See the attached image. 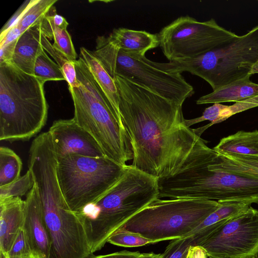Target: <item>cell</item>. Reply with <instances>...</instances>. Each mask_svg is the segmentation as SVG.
<instances>
[{
  "mask_svg": "<svg viewBox=\"0 0 258 258\" xmlns=\"http://www.w3.org/2000/svg\"><path fill=\"white\" fill-rule=\"evenodd\" d=\"M113 79L133 152L131 165L158 179L173 175L201 139L186 125L182 105L121 77Z\"/></svg>",
  "mask_w": 258,
  "mask_h": 258,
  "instance_id": "1",
  "label": "cell"
},
{
  "mask_svg": "<svg viewBox=\"0 0 258 258\" xmlns=\"http://www.w3.org/2000/svg\"><path fill=\"white\" fill-rule=\"evenodd\" d=\"M218 154L201 138L176 173L158 179L159 199L258 204V178L212 169L210 164Z\"/></svg>",
  "mask_w": 258,
  "mask_h": 258,
  "instance_id": "2",
  "label": "cell"
},
{
  "mask_svg": "<svg viewBox=\"0 0 258 258\" xmlns=\"http://www.w3.org/2000/svg\"><path fill=\"white\" fill-rule=\"evenodd\" d=\"M159 195L158 178L126 165L119 180L103 196L77 213L84 223L91 253L101 249L114 232Z\"/></svg>",
  "mask_w": 258,
  "mask_h": 258,
  "instance_id": "3",
  "label": "cell"
},
{
  "mask_svg": "<svg viewBox=\"0 0 258 258\" xmlns=\"http://www.w3.org/2000/svg\"><path fill=\"white\" fill-rule=\"evenodd\" d=\"M44 83L9 62L0 63V140L26 141L48 116Z\"/></svg>",
  "mask_w": 258,
  "mask_h": 258,
  "instance_id": "4",
  "label": "cell"
},
{
  "mask_svg": "<svg viewBox=\"0 0 258 258\" xmlns=\"http://www.w3.org/2000/svg\"><path fill=\"white\" fill-rule=\"evenodd\" d=\"M258 62V25L246 34L196 57L164 63L165 70L181 74L187 72L207 82L213 91L250 77Z\"/></svg>",
  "mask_w": 258,
  "mask_h": 258,
  "instance_id": "5",
  "label": "cell"
},
{
  "mask_svg": "<svg viewBox=\"0 0 258 258\" xmlns=\"http://www.w3.org/2000/svg\"><path fill=\"white\" fill-rule=\"evenodd\" d=\"M93 53L112 78L121 77L181 105L194 94L193 87L181 74L167 71L163 63L153 61L145 55L119 49L104 36L97 37Z\"/></svg>",
  "mask_w": 258,
  "mask_h": 258,
  "instance_id": "6",
  "label": "cell"
},
{
  "mask_svg": "<svg viewBox=\"0 0 258 258\" xmlns=\"http://www.w3.org/2000/svg\"><path fill=\"white\" fill-rule=\"evenodd\" d=\"M220 205L211 200L158 199L123 227L156 243L186 237Z\"/></svg>",
  "mask_w": 258,
  "mask_h": 258,
  "instance_id": "7",
  "label": "cell"
},
{
  "mask_svg": "<svg viewBox=\"0 0 258 258\" xmlns=\"http://www.w3.org/2000/svg\"><path fill=\"white\" fill-rule=\"evenodd\" d=\"M57 158L60 188L69 207L76 213L103 196L119 180L125 166L106 156L73 154Z\"/></svg>",
  "mask_w": 258,
  "mask_h": 258,
  "instance_id": "8",
  "label": "cell"
},
{
  "mask_svg": "<svg viewBox=\"0 0 258 258\" xmlns=\"http://www.w3.org/2000/svg\"><path fill=\"white\" fill-rule=\"evenodd\" d=\"M69 90L74 106L73 118L97 141L104 155L123 165L133 159L124 126L110 108L96 98L83 85Z\"/></svg>",
  "mask_w": 258,
  "mask_h": 258,
  "instance_id": "9",
  "label": "cell"
},
{
  "mask_svg": "<svg viewBox=\"0 0 258 258\" xmlns=\"http://www.w3.org/2000/svg\"><path fill=\"white\" fill-rule=\"evenodd\" d=\"M158 35L159 46L169 61L196 57L238 36L213 18L200 22L188 15L177 18Z\"/></svg>",
  "mask_w": 258,
  "mask_h": 258,
  "instance_id": "10",
  "label": "cell"
},
{
  "mask_svg": "<svg viewBox=\"0 0 258 258\" xmlns=\"http://www.w3.org/2000/svg\"><path fill=\"white\" fill-rule=\"evenodd\" d=\"M41 202L50 238L49 258H88L92 254L84 223L63 196L52 194Z\"/></svg>",
  "mask_w": 258,
  "mask_h": 258,
  "instance_id": "11",
  "label": "cell"
},
{
  "mask_svg": "<svg viewBox=\"0 0 258 258\" xmlns=\"http://www.w3.org/2000/svg\"><path fill=\"white\" fill-rule=\"evenodd\" d=\"M196 246L212 258L258 257V210L250 206Z\"/></svg>",
  "mask_w": 258,
  "mask_h": 258,
  "instance_id": "12",
  "label": "cell"
},
{
  "mask_svg": "<svg viewBox=\"0 0 258 258\" xmlns=\"http://www.w3.org/2000/svg\"><path fill=\"white\" fill-rule=\"evenodd\" d=\"M48 131L57 158L73 154L94 158L106 156L95 139L73 118L54 121Z\"/></svg>",
  "mask_w": 258,
  "mask_h": 258,
  "instance_id": "13",
  "label": "cell"
},
{
  "mask_svg": "<svg viewBox=\"0 0 258 258\" xmlns=\"http://www.w3.org/2000/svg\"><path fill=\"white\" fill-rule=\"evenodd\" d=\"M23 228L34 256L36 258H49L50 238L35 183L25 200Z\"/></svg>",
  "mask_w": 258,
  "mask_h": 258,
  "instance_id": "14",
  "label": "cell"
},
{
  "mask_svg": "<svg viewBox=\"0 0 258 258\" xmlns=\"http://www.w3.org/2000/svg\"><path fill=\"white\" fill-rule=\"evenodd\" d=\"M24 209L21 197L0 200V258H6L23 226Z\"/></svg>",
  "mask_w": 258,
  "mask_h": 258,
  "instance_id": "15",
  "label": "cell"
},
{
  "mask_svg": "<svg viewBox=\"0 0 258 258\" xmlns=\"http://www.w3.org/2000/svg\"><path fill=\"white\" fill-rule=\"evenodd\" d=\"M40 24L25 31L18 39L10 62L23 72L34 75L35 61L44 50Z\"/></svg>",
  "mask_w": 258,
  "mask_h": 258,
  "instance_id": "16",
  "label": "cell"
},
{
  "mask_svg": "<svg viewBox=\"0 0 258 258\" xmlns=\"http://www.w3.org/2000/svg\"><path fill=\"white\" fill-rule=\"evenodd\" d=\"M219 207L209 215L186 237H194L195 246L208 235L246 211L251 205L241 202L219 201Z\"/></svg>",
  "mask_w": 258,
  "mask_h": 258,
  "instance_id": "17",
  "label": "cell"
},
{
  "mask_svg": "<svg viewBox=\"0 0 258 258\" xmlns=\"http://www.w3.org/2000/svg\"><path fill=\"white\" fill-rule=\"evenodd\" d=\"M107 38L119 49L142 55L159 46L158 34L146 31L118 28L113 29Z\"/></svg>",
  "mask_w": 258,
  "mask_h": 258,
  "instance_id": "18",
  "label": "cell"
},
{
  "mask_svg": "<svg viewBox=\"0 0 258 258\" xmlns=\"http://www.w3.org/2000/svg\"><path fill=\"white\" fill-rule=\"evenodd\" d=\"M88 66L101 92L110 104L118 120L123 123L119 109V95L114 79L109 75L93 51L83 47L80 55Z\"/></svg>",
  "mask_w": 258,
  "mask_h": 258,
  "instance_id": "19",
  "label": "cell"
},
{
  "mask_svg": "<svg viewBox=\"0 0 258 258\" xmlns=\"http://www.w3.org/2000/svg\"><path fill=\"white\" fill-rule=\"evenodd\" d=\"M250 77L222 86L212 93L200 97L198 105L239 102L258 95V84L251 82Z\"/></svg>",
  "mask_w": 258,
  "mask_h": 258,
  "instance_id": "20",
  "label": "cell"
},
{
  "mask_svg": "<svg viewBox=\"0 0 258 258\" xmlns=\"http://www.w3.org/2000/svg\"><path fill=\"white\" fill-rule=\"evenodd\" d=\"M210 166L215 170L258 178V155L218 153L210 164Z\"/></svg>",
  "mask_w": 258,
  "mask_h": 258,
  "instance_id": "21",
  "label": "cell"
},
{
  "mask_svg": "<svg viewBox=\"0 0 258 258\" xmlns=\"http://www.w3.org/2000/svg\"><path fill=\"white\" fill-rule=\"evenodd\" d=\"M213 149L220 154L258 155V131H239L222 138Z\"/></svg>",
  "mask_w": 258,
  "mask_h": 258,
  "instance_id": "22",
  "label": "cell"
},
{
  "mask_svg": "<svg viewBox=\"0 0 258 258\" xmlns=\"http://www.w3.org/2000/svg\"><path fill=\"white\" fill-rule=\"evenodd\" d=\"M22 162L12 149L0 147V186L10 184L21 176Z\"/></svg>",
  "mask_w": 258,
  "mask_h": 258,
  "instance_id": "23",
  "label": "cell"
},
{
  "mask_svg": "<svg viewBox=\"0 0 258 258\" xmlns=\"http://www.w3.org/2000/svg\"><path fill=\"white\" fill-rule=\"evenodd\" d=\"M57 2V0L30 1L26 9L15 25L24 33L29 28L39 24Z\"/></svg>",
  "mask_w": 258,
  "mask_h": 258,
  "instance_id": "24",
  "label": "cell"
},
{
  "mask_svg": "<svg viewBox=\"0 0 258 258\" xmlns=\"http://www.w3.org/2000/svg\"><path fill=\"white\" fill-rule=\"evenodd\" d=\"M34 75L44 83L49 81L65 80L61 67L44 50L35 61Z\"/></svg>",
  "mask_w": 258,
  "mask_h": 258,
  "instance_id": "25",
  "label": "cell"
},
{
  "mask_svg": "<svg viewBox=\"0 0 258 258\" xmlns=\"http://www.w3.org/2000/svg\"><path fill=\"white\" fill-rule=\"evenodd\" d=\"M51 8L46 15L53 33V47L63 54L70 61L75 62L77 54L75 49L70 34L67 29H62L54 25L51 18Z\"/></svg>",
  "mask_w": 258,
  "mask_h": 258,
  "instance_id": "26",
  "label": "cell"
},
{
  "mask_svg": "<svg viewBox=\"0 0 258 258\" xmlns=\"http://www.w3.org/2000/svg\"><path fill=\"white\" fill-rule=\"evenodd\" d=\"M107 242L124 247H139L156 243L153 240L147 238L140 234L131 231L123 227L114 232L108 239Z\"/></svg>",
  "mask_w": 258,
  "mask_h": 258,
  "instance_id": "27",
  "label": "cell"
},
{
  "mask_svg": "<svg viewBox=\"0 0 258 258\" xmlns=\"http://www.w3.org/2000/svg\"><path fill=\"white\" fill-rule=\"evenodd\" d=\"M35 182L31 171L25 174L9 184L0 186V200L8 198L21 197L27 194Z\"/></svg>",
  "mask_w": 258,
  "mask_h": 258,
  "instance_id": "28",
  "label": "cell"
},
{
  "mask_svg": "<svg viewBox=\"0 0 258 258\" xmlns=\"http://www.w3.org/2000/svg\"><path fill=\"white\" fill-rule=\"evenodd\" d=\"M190 246H195L192 236L171 240L161 258H185Z\"/></svg>",
  "mask_w": 258,
  "mask_h": 258,
  "instance_id": "29",
  "label": "cell"
},
{
  "mask_svg": "<svg viewBox=\"0 0 258 258\" xmlns=\"http://www.w3.org/2000/svg\"><path fill=\"white\" fill-rule=\"evenodd\" d=\"M34 257L23 226L20 229L6 258H33Z\"/></svg>",
  "mask_w": 258,
  "mask_h": 258,
  "instance_id": "30",
  "label": "cell"
},
{
  "mask_svg": "<svg viewBox=\"0 0 258 258\" xmlns=\"http://www.w3.org/2000/svg\"><path fill=\"white\" fill-rule=\"evenodd\" d=\"M258 107V95L241 101L235 102L231 105H224L219 118V123L226 120L232 115L244 111Z\"/></svg>",
  "mask_w": 258,
  "mask_h": 258,
  "instance_id": "31",
  "label": "cell"
},
{
  "mask_svg": "<svg viewBox=\"0 0 258 258\" xmlns=\"http://www.w3.org/2000/svg\"><path fill=\"white\" fill-rule=\"evenodd\" d=\"M65 81L67 82L69 87L74 88L80 86L77 78V73L75 62L72 61L65 62L61 67Z\"/></svg>",
  "mask_w": 258,
  "mask_h": 258,
  "instance_id": "32",
  "label": "cell"
},
{
  "mask_svg": "<svg viewBox=\"0 0 258 258\" xmlns=\"http://www.w3.org/2000/svg\"><path fill=\"white\" fill-rule=\"evenodd\" d=\"M41 43L43 49L48 52L56 61V63L61 67L63 64L70 61L63 54L54 48L48 39L42 34Z\"/></svg>",
  "mask_w": 258,
  "mask_h": 258,
  "instance_id": "33",
  "label": "cell"
},
{
  "mask_svg": "<svg viewBox=\"0 0 258 258\" xmlns=\"http://www.w3.org/2000/svg\"><path fill=\"white\" fill-rule=\"evenodd\" d=\"M142 254L138 251L121 250L104 255H94L91 254L88 258H139Z\"/></svg>",
  "mask_w": 258,
  "mask_h": 258,
  "instance_id": "34",
  "label": "cell"
},
{
  "mask_svg": "<svg viewBox=\"0 0 258 258\" xmlns=\"http://www.w3.org/2000/svg\"><path fill=\"white\" fill-rule=\"evenodd\" d=\"M30 1H26L25 3L18 9L15 14L11 17L1 31V34L5 33L9 28L16 24L26 9Z\"/></svg>",
  "mask_w": 258,
  "mask_h": 258,
  "instance_id": "35",
  "label": "cell"
},
{
  "mask_svg": "<svg viewBox=\"0 0 258 258\" xmlns=\"http://www.w3.org/2000/svg\"><path fill=\"white\" fill-rule=\"evenodd\" d=\"M17 40L8 44L0 46V63L11 62Z\"/></svg>",
  "mask_w": 258,
  "mask_h": 258,
  "instance_id": "36",
  "label": "cell"
},
{
  "mask_svg": "<svg viewBox=\"0 0 258 258\" xmlns=\"http://www.w3.org/2000/svg\"><path fill=\"white\" fill-rule=\"evenodd\" d=\"M206 251L200 246H190L185 258H208Z\"/></svg>",
  "mask_w": 258,
  "mask_h": 258,
  "instance_id": "37",
  "label": "cell"
},
{
  "mask_svg": "<svg viewBox=\"0 0 258 258\" xmlns=\"http://www.w3.org/2000/svg\"><path fill=\"white\" fill-rule=\"evenodd\" d=\"M161 253L156 254L153 252L149 253H143L139 258H159Z\"/></svg>",
  "mask_w": 258,
  "mask_h": 258,
  "instance_id": "38",
  "label": "cell"
},
{
  "mask_svg": "<svg viewBox=\"0 0 258 258\" xmlns=\"http://www.w3.org/2000/svg\"><path fill=\"white\" fill-rule=\"evenodd\" d=\"M255 74H258V62L253 66L250 73V75Z\"/></svg>",
  "mask_w": 258,
  "mask_h": 258,
  "instance_id": "39",
  "label": "cell"
},
{
  "mask_svg": "<svg viewBox=\"0 0 258 258\" xmlns=\"http://www.w3.org/2000/svg\"><path fill=\"white\" fill-rule=\"evenodd\" d=\"M161 253L160 256L159 257V258H161Z\"/></svg>",
  "mask_w": 258,
  "mask_h": 258,
  "instance_id": "40",
  "label": "cell"
},
{
  "mask_svg": "<svg viewBox=\"0 0 258 258\" xmlns=\"http://www.w3.org/2000/svg\"><path fill=\"white\" fill-rule=\"evenodd\" d=\"M208 258H212V257H208ZM257 258H258V257H257Z\"/></svg>",
  "mask_w": 258,
  "mask_h": 258,
  "instance_id": "41",
  "label": "cell"
},
{
  "mask_svg": "<svg viewBox=\"0 0 258 258\" xmlns=\"http://www.w3.org/2000/svg\"><path fill=\"white\" fill-rule=\"evenodd\" d=\"M33 258H36V257H33Z\"/></svg>",
  "mask_w": 258,
  "mask_h": 258,
  "instance_id": "42",
  "label": "cell"
}]
</instances>
